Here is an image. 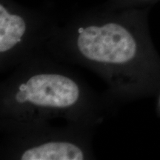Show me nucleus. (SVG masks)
<instances>
[{
    "label": "nucleus",
    "instance_id": "nucleus-1",
    "mask_svg": "<svg viewBox=\"0 0 160 160\" xmlns=\"http://www.w3.org/2000/svg\"><path fill=\"white\" fill-rule=\"evenodd\" d=\"M151 8L116 9L105 5L59 21L45 51L62 62L82 66L101 77L105 94L123 104L160 94V56L148 26Z\"/></svg>",
    "mask_w": 160,
    "mask_h": 160
},
{
    "label": "nucleus",
    "instance_id": "nucleus-2",
    "mask_svg": "<svg viewBox=\"0 0 160 160\" xmlns=\"http://www.w3.org/2000/svg\"><path fill=\"white\" fill-rule=\"evenodd\" d=\"M0 85L2 134L53 120L95 130L118 110L45 51L11 71ZM56 125V124H55Z\"/></svg>",
    "mask_w": 160,
    "mask_h": 160
},
{
    "label": "nucleus",
    "instance_id": "nucleus-3",
    "mask_svg": "<svg viewBox=\"0 0 160 160\" xmlns=\"http://www.w3.org/2000/svg\"><path fill=\"white\" fill-rule=\"evenodd\" d=\"M95 130L75 125L40 124L4 133L0 159L10 160L95 159Z\"/></svg>",
    "mask_w": 160,
    "mask_h": 160
},
{
    "label": "nucleus",
    "instance_id": "nucleus-4",
    "mask_svg": "<svg viewBox=\"0 0 160 160\" xmlns=\"http://www.w3.org/2000/svg\"><path fill=\"white\" fill-rule=\"evenodd\" d=\"M57 19L50 13L0 0V73L12 71L40 52Z\"/></svg>",
    "mask_w": 160,
    "mask_h": 160
},
{
    "label": "nucleus",
    "instance_id": "nucleus-5",
    "mask_svg": "<svg viewBox=\"0 0 160 160\" xmlns=\"http://www.w3.org/2000/svg\"><path fill=\"white\" fill-rule=\"evenodd\" d=\"M160 0H108L104 5L116 9L151 8Z\"/></svg>",
    "mask_w": 160,
    "mask_h": 160
}]
</instances>
